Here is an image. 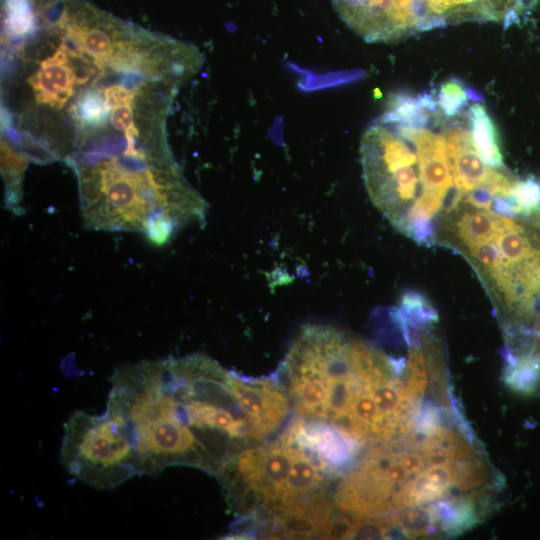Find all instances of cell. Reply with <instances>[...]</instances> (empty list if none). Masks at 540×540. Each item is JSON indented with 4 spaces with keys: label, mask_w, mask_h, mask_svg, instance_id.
Here are the masks:
<instances>
[{
    "label": "cell",
    "mask_w": 540,
    "mask_h": 540,
    "mask_svg": "<svg viewBox=\"0 0 540 540\" xmlns=\"http://www.w3.org/2000/svg\"><path fill=\"white\" fill-rule=\"evenodd\" d=\"M494 480L471 437L429 405L410 431L371 444L333 502L384 538L456 535L479 521Z\"/></svg>",
    "instance_id": "6da1fadb"
},
{
    "label": "cell",
    "mask_w": 540,
    "mask_h": 540,
    "mask_svg": "<svg viewBox=\"0 0 540 540\" xmlns=\"http://www.w3.org/2000/svg\"><path fill=\"white\" fill-rule=\"evenodd\" d=\"M429 364L394 359L330 326L302 327L281 366L283 388L307 423L361 446L410 431L427 407Z\"/></svg>",
    "instance_id": "7a4b0ae2"
},
{
    "label": "cell",
    "mask_w": 540,
    "mask_h": 540,
    "mask_svg": "<svg viewBox=\"0 0 540 540\" xmlns=\"http://www.w3.org/2000/svg\"><path fill=\"white\" fill-rule=\"evenodd\" d=\"M73 169L87 228L139 232L160 246L186 226L205 219L206 201L177 166L97 160Z\"/></svg>",
    "instance_id": "3957f363"
},
{
    "label": "cell",
    "mask_w": 540,
    "mask_h": 540,
    "mask_svg": "<svg viewBox=\"0 0 540 540\" xmlns=\"http://www.w3.org/2000/svg\"><path fill=\"white\" fill-rule=\"evenodd\" d=\"M216 475L237 516H264L273 531L322 505L333 471L295 420L275 441L240 451Z\"/></svg>",
    "instance_id": "277c9868"
},
{
    "label": "cell",
    "mask_w": 540,
    "mask_h": 540,
    "mask_svg": "<svg viewBox=\"0 0 540 540\" xmlns=\"http://www.w3.org/2000/svg\"><path fill=\"white\" fill-rule=\"evenodd\" d=\"M160 364L161 360H143L117 368L106 413L134 444L144 474L157 475L172 465L210 472L197 438L176 419Z\"/></svg>",
    "instance_id": "5b68a950"
},
{
    "label": "cell",
    "mask_w": 540,
    "mask_h": 540,
    "mask_svg": "<svg viewBox=\"0 0 540 540\" xmlns=\"http://www.w3.org/2000/svg\"><path fill=\"white\" fill-rule=\"evenodd\" d=\"M60 461L69 474L99 490L114 489L143 474L134 444L106 412L72 413L64 425Z\"/></svg>",
    "instance_id": "8992f818"
},
{
    "label": "cell",
    "mask_w": 540,
    "mask_h": 540,
    "mask_svg": "<svg viewBox=\"0 0 540 540\" xmlns=\"http://www.w3.org/2000/svg\"><path fill=\"white\" fill-rule=\"evenodd\" d=\"M360 156L370 199L397 227L423 195L413 142L394 123L380 116L363 134Z\"/></svg>",
    "instance_id": "52a82bcc"
},
{
    "label": "cell",
    "mask_w": 540,
    "mask_h": 540,
    "mask_svg": "<svg viewBox=\"0 0 540 540\" xmlns=\"http://www.w3.org/2000/svg\"><path fill=\"white\" fill-rule=\"evenodd\" d=\"M504 380L514 391L533 393L540 385V346L526 336L523 344L506 350Z\"/></svg>",
    "instance_id": "ba28073f"
},
{
    "label": "cell",
    "mask_w": 540,
    "mask_h": 540,
    "mask_svg": "<svg viewBox=\"0 0 540 540\" xmlns=\"http://www.w3.org/2000/svg\"><path fill=\"white\" fill-rule=\"evenodd\" d=\"M465 118L471 140L483 161L493 168H503L500 139L487 108L479 102L469 105Z\"/></svg>",
    "instance_id": "9c48e42d"
},
{
    "label": "cell",
    "mask_w": 540,
    "mask_h": 540,
    "mask_svg": "<svg viewBox=\"0 0 540 540\" xmlns=\"http://www.w3.org/2000/svg\"><path fill=\"white\" fill-rule=\"evenodd\" d=\"M503 216L468 206L461 211L454 222L455 238L467 250L487 242L499 232Z\"/></svg>",
    "instance_id": "30bf717a"
},
{
    "label": "cell",
    "mask_w": 540,
    "mask_h": 540,
    "mask_svg": "<svg viewBox=\"0 0 540 540\" xmlns=\"http://www.w3.org/2000/svg\"><path fill=\"white\" fill-rule=\"evenodd\" d=\"M27 159L2 142V171L5 181V204L20 213L21 182Z\"/></svg>",
    "instance_id": "8fae6325"
},
{
    "label": "cell",
    "mask_w": 540,
    "mask_h": 540,
    "mask_svg": "<svg viewBox=\"0 0 540 540\" xmlns=\"http://www.w3.org/2000/svg\"><path fill=\"white\" fill-rule=\"evenodd\" d=\"M508 198L515 206L516 215L540 214V182L536 179L515 181Z\"/></svg>",
    "instance_id": "7c38bea8"
},
{
    "label": "cell",
    "mask_w": 540,
    "mask_h": 540,
    "mask_svg": "<svg viewBox=\"0 0 540 540\" xmlns=\"http://www.w3.org/2000/svg\"><path fill=\"white\" fill-rule=\"evenodd\" d=\"M440 111L447 118H455L469 106V92L457 79L449 80L441 85L437 97Z\"/></svg>",
    "instance_id": "4fadbf2b"
}]
</instances>
